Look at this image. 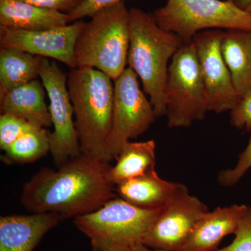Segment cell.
<instances>
[{
	"instance_id": "6da1fadb",
	"label": "cell",
	"mask_w": 251,
	"mask_h": 251,
	"mask_svg": "<svg viewBox=\"0 0 251 251\" xmlns=\"http://www.w3.org/2000/svg\"><path fill=\"white\" fill-rule=\"evenodd\" d=\"M109 163L81 153L57 171L42 168L25 184L21 203L33 214L54 213L62 221L97 210L117 198Z\"/></svg>"
},
{
	"instance_id": "7a4b0ae2",
	"label": "cell",
	"mask_w": 251,
	"mask_h": 251,
	"mask_svg": "<svg viewBox=\"0 0 251 251\" xmlns=\"http://www.w3.org/2000/svg\"><path fill=\"white\" fill-rule=\"evenodd\" d=\"M112 80L98 69L88 67L72 69L67 80L81 153L108 163L107 147L114 102Z\"/></svg>"
},
{
	"instance_id": "3957f363",
	"label": "cell",
	"mask_w": 251,
	"mask_h": 251,
	"mask_svg": "<svg viewBox=\"0 0 251 251\" xmlns=\"http://www.w3.org/2000/svg\"><path fill=\"white\" fill-rule=\"evenodd\" d=\"M130 12L128 68L141 80L156 118L166 115L165 88L168 62L184 44L174 33L164 30L150 14L138 8Z\"/></svg>"
},
{
	"instance_id": "277c9868",
	"label": "cell",
	"mask_w": 251,
	"mask_h": 251,
	"mask_svg": "<svg viewBox=\"0 0 251 251\" xmlns=\"http://www.w3.org/2000/svg\"><path fill=\"white\" fill-rule=\"evenodd\" d=\"M91 18L75 43V66L98 69L115 80L128 64L129 10L121 1L100 10Z\"/></svg>"
},
{
	"instance_id": "5b68a950",
	"label": "cell",
	"mask_w": 251,
	"mask_h": 251,
	"mask_svg": "<svg viewBox=\"0 0 251 251\" xmlns=\"http://www.w3.org/2000/svg\"><path fill=\"white\" fill-rule=\"evenodd\" d=\"M161 209H142L117 197L73 223L89 238L94 251H134L143 244Z\"/></svg>"
},
{
	"instance_id": "8992f818",
	"label": "cell",
	"mask_w": 251,
	"mask_h": 251,
	"mask_svg": "<svg viewBox=\"0 0 251 251\" xmlns=\"http://www.w3.org/2000/svg\"><path fill=\"white\" fill-rule=\"evenodd\" d=\"M150 14L160 27L174 33L184 44L209 29L251 31V12L226 0H167Z\"/></svg>"
},
{
	"instance_id": "52a82bcc",
	"label": "cell",
	"mask_w": 251,
	"mask_h": 251,
	"mask_svg": "<svg viewBox=\"0 0 251 251\" xmlns=\"http://www.w3.org/2000/svg\"><path fill=\"white\" fill-rule=\"evenodd\" d=\"M170 128L191 126L202 120L208 108L205 86L193 41L183 44L168 67L165 88Z\"/></svg>"
},
{
	"instance_id": "ba28073f",
	"label": "cell",
	"mask_w": 251,
	"mask_h": 251,
	"mask_svg": "<svg viewBox=\"0 0 251 251\" xmlns=\"http://www.w3.org/2000/svg\"><path fill=\"white\" fill-rule=\"evenodd\" d=\"M156 116L151 102L141 90L138 76L127 67L114 80L113 113L108 141V154L116 160L124 145L143 135Z\"/></svg>"
},
{
	"instance_id": "9c48e42d",
	"label": "cell",
	"mask_w": 251,
	"mask_h": 251,
	"mask_svg": "<svg viewBox=\"0 0 251 251\" xmlns=\"http://www.w3.org/2000/svg\"><path fill=\"white\" fill-rule=\"evenodd\" d=\"M40 77L50 100L49 106L53 132L50 134V152L55 166L80 155V144L75 122L74 107L67 86V77L57 63L43 58Z\"/></svg>"
},
{
	"instance_id": "30bf717a",
	"label": "cell",
	"mask_w": 251,
	"mask_h": 251,
	"mask_svg": "<svg viewBox=\"0 0 251 251\" xmlns=\"http://www.w3.org/2000/svg\"><path fill=\"white\" fill-rule=\"evenodd\" d=\"M207 211V206L191 196L185 186L162 208L144 240V245L156 250L181 251L198 221Z\"/></svg>"
},
{
	"instance_id": "8fae6325",
	"label": "cell",
	"mask_w": 251,
	"mask_h": 251,
	"mask_svg": "<svg viewBox=\"0 0 251 251\" xmlns=\"http://www.w3.org/2000/svg\"><path fill=\"white\" fill-rule=\"evenodd\" d=\"M223 33L222 29L201 31L192 41L207 94L208 108L216 113L231 111L242 99L221 53Z\"/></svg>"
},
{
	"instance_id": "7c38bea8",
	"label": "cell",
	"mask_w": 251,
	"mask_h": 251,
	"mask_svg": "<svg viewBox=\"0 0 251 251\" xmlns=\"http://www.w3.org/2000/svg\"><path fill=\"white\" fill-rule=\"evenodd\" d=\"M85 23L77 21L64 27L27 31L0 26L1 49L20 50L44 58H52L75 69V43Z\"/></svg>"
},
{
	"instance_id": "4fadbf2b",
	"label": "cell",
	"mask_w": 251,
	"mask_h": 251,
	"mask_svg": "<svg viewBox=\"0 0 251 251\" xmlns=\"http://www.w3.org/2000/svg\"><path fill=\"white\" fill-rule=\"evenodd\" d=\"M62 218L54 213L0 218V251H33Z\"/></svg>"
},
{
	"instance_id": "5bb4252c",
	"label": "cell",
	"mask_w": 251,
	"mask_h": 251,
	"mask_svg": "<svg viewBox=\"0 0 251 251\" xmlns=\"http://www.w3.org/2000/svg\"><path fill=\"white\" fill-rule=\"evenodd\" d=\"M247 205L232 204L207 211L198 221L181 251H216L226 236L235 234Z\"/></svg>"
},
{
	"instance_id": "9a60e30c",
	"label": "cell",
	"mask_w": 251,
	"mask_h": 251,
	"mask_svg": "<svg viewBox=\"0 0 251 251\" xmlns=\"http://www.w3.org/2000/svg\"><path fill=\"white\" fill-rule=\"evenodd\" d=\"M185 186L161 179L154 170L117 184L116 192L119 197L138 207L158 209L164 207Z\"/></svg>"
},
{
	"instance_id": "2e32d148",
	"label": "cell",
	"mask_w": 251,
	"mask_h": 251,
	"mask_svg": "<svg viewBox=\"0 0 251 251\" xmlns=\"http://www.w3.org/2000/svg\"><path fill=\"white\" fill-rule=\"evenodd\" d=\"M69 16L21 0H0V26L10 29L37 31L64 27Z\"/></svg>"
},
{
	"instance_id": "e0dca14e",
	"label": "cell",
	"mask_w": 251,
	"mask_h": 251,
	"mask_svg": "<svg viewBox=\"0 0 251 251\" xmlns=\"http://www.w3.org/2000/svg\"><path fill=\"white\" fill-rule=\"evenodd\" d=\"M45 87L36 79L10 91L0 99L1 114L21 117L37 126L52 125L45 101Z\"/></svg>"
},
{
	"instance_id": "ac0fdd59",
	"label": "cell",
	"mask_w": 251,
	"mask_h": 251,
	"mask_svg": "<svg viewBox=\"0 0 251 251\" xmlns=\"http://www.w3.org/2000/svg\"><path fill=\"white\" fill-rule=\"evenodd\" d=\"M221 50L234 87L243 97L251 92V31L226 29Z\"/></svg>"
},
{
	"instance_id": "d6986e66",
	"label": "cell",
	"mask_w": 251,
	"mask_h": 251,
	"mask_svg": "<svg viewBox=\"0 0 251 251\" xmlns=\"http://www.w3.org/2000/svg\"><path fill=\"white\" fill-rule=\"evenodd\" d=\"M116 160V164L108 173L109 179L115 186L154 171L156 143L153 140L127 142Z\"/></svg>"
},
{
	"instance_id": "ffe728a7",
	"label": "cell",
	"mask_w": 251,
	"mask_h": 251,
	"mask_svg": "<svg viewBox=\"0 0 251 251\" xmlns=\"http://www.w3.org/2000/svg\"><path fill=\"white\" fill-rule=\"evenodd\" d=\"M44 57L15 49L0 50V99L40 77Z\"/></svg>"
},
{
	"instance_id": "44dd1931",
	"label": "cell",
	"mask_w": 251,
	"mask_h": 251,
	"mask_svg": "<svg viewBox=\"0 0 251 251\" xmlns=\"http://www.w3.org/2000/svg\"><path fill=\"white\" fill-rule=\"evenodd\" d=\"M50 133L44 127L34 126L16 140L1 156L7 164L37 161L50 151Z\"/></svg>"
},
{
	"instance_id": "7402d4cb",
	"label": "cell",
	"mask_w": 251,
	"mask_h": 251,
	"mask_svg": "<svg viewBox=\"0 0 251 251\" xmlns=\"http://www.w3.org/2000/svg\"><path fill=\"white\" fill-rule=\"evenodd\" d=\"M37 126L10 114L0 116V148L5 151L25 133ZM40 127V126H39Z\"/></svg>"
},
{
	"instance_id": "603a6c76",
	"label": "cell",
	"mask_w": 251,
	"mask_h": 251,
	"mask_svg": "<svg viewBox=\"0 0 251 251\" xmlns=\"http://www.w3.org/2000/svg\"><path fill=\"white\" fill-rule=\"evenodd\" d=\"M251 168V135L247 148L240 153L237 165L233 169L221 172L218 176L219 184L226 187L237 184Z\"/></svg>"
},
{
	"instance_id": "cb8c5ba5",
	"label": "cell",
	"mask_w": 251,
	"mask_h": 251,
	"mask_svg": "<svg viewBox=\"0 0 251 251\" xmlns=\"http://www.w3.org/2000/svg\"><path fill=\"white\" fill-rule=\"evenodd\" d=\"M233 242L216 251H251V206H247Z\"/></svg>"
},
{
	"instance_id": "d4e9b609",
	"label": "cell",
	"mask_w": 251,
	"mask_h": 251,
	"mask_svg": "<svg viewBox=\"0 0 251 251\" xmlns=\"http://www.w3.org/2000/svg\"><path fill=\"white\" fill-rule=\"evenodd\" d=\"M230 124L237 129L251 130V92L242 97L231 110Z\"/></svg>"
},
{
	"instance_id": "484cf974",
	"label": "cell",
	"mask_w": 251,
	"mask_h": 251,
	"mask_svg": "<svg viewBox=\"0 0 251 251\" xmlns=\"http://www.w3.org/2000/svg\"><path fill=\"white\" fill-rule=\"evenodd\" d=\"M125 0H83L78 6L68 14L69 23L80 21L85 17L92 18L96 13Z\"/></svg>"
},
{
	"instance_id": "4316f807",
	"label": "cell",
	"mask_w": 251,
	"mask_h": 251,
	"mask_svg": "<svg viewBox=\"0 0 251 251\" xmlns=\"http://www.w3.org/2000/svg\"><path fill=\"white\" fill-rule=\"evenodd\" d=\"M29 4L45 9L56 10L65 14H70L83 0H21Z\"/></svg>"
},
{
	"instance_id": "83f0119b",
	"label": "cell",
	"mask_w": 251,
	"mask_h": 251,
	"mask_svg": "<svg viewBox=\"0 0 251 251\" xmlns=\"http://www.w3.org/2000/svg\"><path fill=\"white\" fill-rule=\"evenodd\" d=\"M232 3L241 9L247 10L251 5V0H226Z\"/></svg>"
},
{
	"instance_id": "f1b7e54d",
	"label": "cell",
	"mask_w": 251,
	"mask_h": 251,
	"mask_svg": "<svg viewBox=\"0 0 251 251\" xmlns=\"http://www.w3.org/2000/svg\"><path fill=\"white\" fill-rule=\"evenodd\" d=\"M134 251H166L162 250H156V249H150V248L147 247L144 244H141L139 247H138L135 249Z\"/></svg>"
},
{
	"instance_id": "f546056e",
	"label": "cell",
	"mask_w": 251,
	"mask_h": 251,
	"mask_svg": "<svg viewBox=\"0 0 251 251\" xmlns=\"http://www.w3.org/2000/svg\"><path fill=\"white\" fill-rule=\"evenodd\" d=\"M247 10V11H250V12H251V5L250 6H249V8H248V9Z\"/></svg>"
}]
</instances>
